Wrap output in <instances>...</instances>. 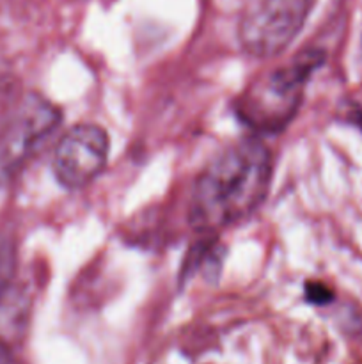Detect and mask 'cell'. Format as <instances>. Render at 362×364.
Wrapping results in <instances>:
<instances>
[{
	"label": "cell",
	"instance_id": "obj_1",
	"mask_svg": "<svg viewBox=\"0 0 362 364\" xmlns=\"http://www.w3.org/2000/svg\"><path fill=\"white\" fill-rule=\"evenodd\" d=\"M270 149L256 137L241 139L215 156L195 180L188 220L199 233L236 226L261 206L272 181Z\"/></svg>",
	"mask_w": 362,
	"mask_h": 364
},
{
	"label": "cell",
	"instance_id": "obj_2",
	"mask_svg": "<svg viewBox=\"0 0 362 364\" xmlns=\"http://www.w3.org/2000/svg\"><path fill=\"white\" fill-rule=\"evenodd\" d=\"M322 63V52L305 50L254 82L238 102L241 119L261 132H279L286 127L300 107L309 78Z\"/></svg>",
	"mask_w": 362,
	"mask_h": 364
},
{
	"label": "cell",
	"instance_id": "obj_3",
	"mask_svg": "<svg viewBox=\"0 0 362 364\" xmlns=\"http://www.w3.org/2000/svg\"><path fill=\"white\" fill-rule=\"evenodd\" d=\"M60 112L41 95H27L0 123V183L13 178L55 132Z\"/></svg>",
	"mask_w": 362,
	"mask_h": 364
},
{
	"label": "cell",
	"instance_id": "obj_4",
	"mask_svg": "<svg viewBox=\"0 0 362 364\" xmlns=\"http://www.w3.org/2000/svg\"><path fill=\"white\" fill-rule=\"evenodd\" d=\"M316 0H251L238 27L247 53L275 57L291 45L304 27Z\"/></svg>",
	"mask_w": 362,
	"mask_h": 364
},
{
	"label": "cell",
	"instance_id": "obj_5",
	"mask_svg": "<svg viewBox=\"0 0 362 364\" xmlns=\"http://www.w3.org/2000/svg\"><path fill=\"white\" fill-rule=\"evenodd\" d=\"M109 160V135L98 124H77L57 142L53 174L70 191L87 187L99 176Z\"/></svg>",
	"mask_w": 362,
	"mask_h": 364
},
{
	"label": "cell",
	"instance_id": "obj_6",
	"mask_svg": "<svg viewBox=\"0 0 362 364\" xmlns=\"http://www.w3.org/2000/svg\"><path fill=\"white\" fill-rule=\"evenodd\" d=\"M16 276V249L9 238H0V302Z\"/></svg>",
	"mask_w": 362,
	"mask_h": 364
},
{
	"label": "cell",
	"instance_id": "obj_7",
	"mask_svg": "<svg viewBox=\"0 0 362 364\" xmlns=\"http://www.w3.org/2000/svg\"><path fill=\"white\" fill-rule=\"evenodd\" d=\"M305 295H307V301H311L312 304H327L334 299L332 291L322 283H307L305 284Z\"/></svg>",
	"mask_w": 362,
	"mask_h": 364
},
{
	"label": "cell",
	"instance_id": "obj_8",
	"mask_svg": "<svg viewBox=\"0 0 362 364\" xmlns=\"http://www.w3.org/2000/svg\"><path fill=\"white\" fill-rule=\"evenodd\" d=\"M0 364H20L18 359L14 358L13 352L0 341Z\"/></svg>",
	"mask_w": 362,
	"mask_h": 364
},
{
	"label": "cell",
	"instance_id": "obj_9",
	"mask_svg": "<svg viewBox=\"0 0 362 364\" xmlns=\"http://www.w3.org/2000/svg\"><path fill=\"white\" fill-rule=\"evenodd\" d=\"M357 124L362 128V112H357Z\"/></svg>",
	"mask_w": 362,
	"mask_h": 364
}]
</instances>
